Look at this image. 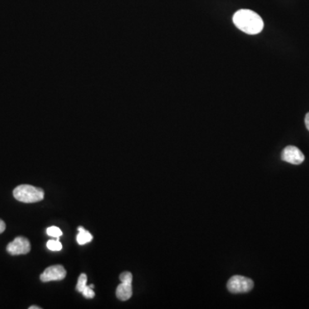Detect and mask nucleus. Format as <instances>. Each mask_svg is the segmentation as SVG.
<instances>
[{
  "label": "nucleus",
  "mask_w": 309,
  "mask_h": 309,
  "mask_svg": "<svg viewBox=\"0 0 309 309\" xmlns=\"http://www.w3.org/2000/svg\"><path fill=\"white\" fill-rule=\"evenodd\" d=\"M233 22L239 30L247 35H257L262 31L264 22L261 16L251 10H240L233 16Z\"/></svg>",
  "instance_id": "obj_1"
},
{
  "label": "nucleus",
  "mask_w": 309,
  "mask_h": 309,
  "mask_svg": "<svg viewBox=\"0 0 309 309\" xmlns=\"http://www.w3.org/2000/svg\"><path fill=\"white\" fill-rule=\"evenodd\" d=\"M14 198L22 203H36L43 200L44 191L30 185H21L13 191Z\"/></svg>",
  "instance_id": "obj_2"
},
{
  "label": "nucleus",
  "mask_w": 309,
  "mask_h": 309,
  "mask_svg": "<svg viewBox=\"0 0 309 309\" xmlns=\"http://www.w3.org/2000/svg\"><path fill=\"white\" fill-rule=\"evenodd\" d=\"M253 285H254L252 279L243 276L236 275L228 280L227 287L231 293H247L249 292L250 290H252Z\"/></svg>",
  "instance_id": "obj_3"
},
{
  "label": "nucleus",
  "mask_w": 309,
  "mask_h": 309,
  "mask_svg": "<svg viewBox=\"0 0 309 309\" xmlns=\"http://www.w3.org/2000/svg\"><path fill=\"white\" fill-rule=\"evenodd\" d=\"M119 280L121 284L117 287L116 296L120 301H127L133 296V274L125 271L120 274Z\"/></svg>",
  "instance_id": "obj_4"
},
{
  "label": "nucleus",
  "mask_w": 309,
  "mask_h": 309,
  "mask_svg": "<svg viewBox=\"0 0 309 309\" xmlns=\"http://www.w3.org/2000/svg\"><path fill=\"white\" fill-rule=\"evenodd\" d=\"M31 249L30 242L27 238L18 236L13 242H10L6 247L7 252L11 255L27 254Z\"/></svg>",
  "instance_id": "obj_5"
},
{
  "label": "nucleus",
  "mask_w": 309,
  "mask_h": 309,
  "mask_svg": "<svg viewBox=\"0 0 309 309\" xmlns=\"http://www.w3.org/2000/svg\"><path fill=\"white\" fill-rule=\"evenodd\" d=\"M66 276V271L62 266L55 265V266H49L41 274V281L42 282H51V281H60L65 278Z\"/></svg>",
  "instance_id": "obj_6"
},
{
  "label": "nucleus",
  "mask_w": 309,
  "mask_h": 309,
  "mask_svg": "<svg viewBox=\"0 0 309 309\" xmlns=\"http://www.w3.org/2000/svg\"><path fill=\"white\" fill-rule=\"evenodd\" d=\"M282 160L294 165H299L305 160L303 153L296 146H287L282 152Z\"/></svg>",
  "instance_id": "obj_7"
},
{
  "label": "nucleus",
  "mask_w": 309,
  "mask_h": 309,
  "mask_svg": "<svg viewBox=\"0 0 309 309\" xmlns=\"http://www.w3.org/2000/svg\"><path fill=\"white\" fill-rule=\"evenodd\" d=\"M78 230L79 231V233L76 236V242L79 245L87 244L92 241V235L89 231L85 230L83 227H79Z\"/></svg>",
  "instance_id": "obj_8"
},
{
  "label": "nucleus",
  "mask_w": 309,
  "mask_h": 309,
  "mask_svg": "<svg viewBox=\"0 0 309 309\" xmlns=\"http://www.w3.org/2000/svg\"><path fill=\"white\" fill-rule=\"evenodd\" d=\"M46 247L53 252H59L61 251L63 246L59 241V239H56V240H49L48 242H46Z\"/></svg>",
  "instance_id": "obj_9"
},
{
  "label": "nucleus",
  "mask_w": 309,
  "mask_h": 309,
  "mask_svg": "<svg viewBox=\"0 0 309 309\" xmlns=\"http://www.w3.org/2000/svg\"><path fill=\"white\" fill-rule=\"evenodd\" d=\"M87 286V275L86 274L82 273L79 276V281L76 284V290L82 293V291L84 290V288Z\"/></svg>",
  "instance_id": "obj_10"
},
{
  "label": "nucleus",
  "mask_w": 309,
  "mask_h": 309,
  "mask_svg": "<svg viewBox=\"0 0 309 309\" xmlns=\"http://www.w3.org/2000/svg\"><path fill=\"white\" fill-rule=\"evenodd\" d=\"M46 234L49 236H51V237H55V239H60V237L62 236L63 232L60 228L55 227V226H52V227L47 228Z\"/></svg>",
  "instance_id": "obj_11"
},
{
  "label": "nucleus",
  "mask_w": 309,
  "mask_h": 309,
  "mask_svg": "<svg viewBox=\"0 0 309 309\" xmlns=\"http://www.w3.org/2000/svg\"><path fill=\"white\" fill-rule=\"evenodd\" d=\"M82 294H83V296L84 297H86L88 299L94 298L95 296V292H94L92 288L90 287V286H88V285L83 290Z\"/></svg>",
  "instance_id": "obj_12"
},
{
  "label": "nucleus",
  "mask_w": 309,
  "mask_h": 309,
  "mask_svg": "<svg viewBox=\"0 0 309 309\" xmlns=\"http://www.w3.org/2000/svg\"><path fill=\"white\" fill-rule=\"evenodd\" d=\"M6 225L3 220L0 219V234L3 233L6 230Z\"/></svg>",
  "instance_id": "obj_13"
},
{
  "label": "nucleus",
  "mask_w": 309,
  "mask_h": 309,
  "mask_svg": "<svg viewBox=\"0 0 309 309\" xmlns=\"http://www.w3.org/2000/svg\"><path fill=\"white\" fill-rule=\"evenodd\" d=\"M305 125H306V129L309 131V113H307L305 117Z\"/></svg>",
  "instance_id": "obj_14"
},
{
  "label": "nucleus",
  "mask_w": 309,
  "mask_h": 309,
  "mask_svg": "<svg viewBox=\"0 0 309 309\" xmlns=\"http://www.w3.org/2000/svg\"><path fill=\"white\" fill-rule=\"evenodd\" d=\"M30 309H41V307L40 306H30Z\"/></svg>",
  "instance_id": "obj_15"
}]
</instances>
